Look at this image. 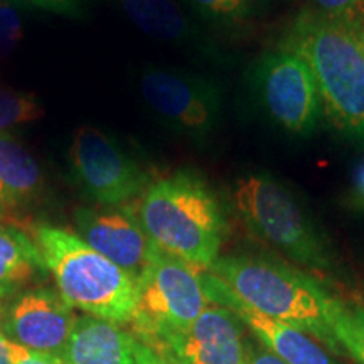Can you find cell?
Masks as SVG:
<instances>
[{
    "label": "cell",
    "instance_id": "obj_10",
    "mask_svg": "<svg viewBox=\"0 0 364 364\" xmlns=\"http://www.w3.org/2000/svg\"><path fill=\"white\" fill-rule=\"evenodd\" d=\"M78 316L58 290L41 287L26 290L7 309L4 332L7 341L36 353L61 356Z\"/></svg>",
    "mask_w": 364,
    "mask_h": 364
},
{
    "label": "cell",
    "instance_id": "obj_26",
    "mask_svg": "<svg viewBox=\"0 0 364 364\" xmlns=\"http://www.w3.org/2000/svg\"><path fill=\"white\" fill-rule=\"evenodd\" d=\"M247 364H287L268 351L267 348L257 346L252 341H247Z\"/></svg>",
    "mask_w": 364,
    "mask_h": 364
},
{
    "label": "cell",
    "instance_id": "obj_13",
    "mask_svg": "<svg viewBox=\"0 0 364 364\" xmlns=\"http://www.w3.org/2000/svg\"><path fill=\"white\" fill-rule=\"evenodd\" d=\"M201 279L209 302L233 312L243 326L253 332L255 338L282 361L287 364H338L306 332L268 317L241 302L211 272H203Z\"/></svg>",
    "mask_w": 364,
    "mask_h": 364
},
{
    "label": "cell",
    "instance_id": "obj_22",
    "mask_svg": "<svg viewBox=\"0 0 364 364\" xmlns=\"http://www.w3.org/2000/svg\"><path fill=\"white\" fill-rule=\"evenodd\" d=\"M312 11L338 19H363L364 0H311Z\"/></svg>",
    "mask_w": 364,
    "mask_h": 364
},
{
    "label": "cell",
    "instance_id": "obj_8",
    "mask_svg": "<svg viewBox=\"0 0 364 364\" xmlns=\"http://www.w3.org/2000/svg\"><path fill=\"white\" fill-rule=\"evenodd\" d=\"M68 162L73 184L102 206L118 208L149 188L147 172L115 136L98 127L83 125L76 130Z\"/></svg>",
    "mask_w": 364,
    "mask_h": 364
},
{
    "label": "cell",
    "instance_id": "obj_16",
    "mask_svg": "<svg viewBox=\"0 0 364 364\" xmlns=\"http://www.w3.org/2000/svg\"><path fill=\"white\" fill-rule=\"evenodd\" d=\"M46 189L44 174L33 154L11 134H0V206L26 208Z\"/></svg>",
    "mask_w": 364,
    "mask_h": 364
},
{
    "label": "cell",
    "instance_id": "obj_15",
    "mask_svg": "<svg viewBox=\"0 0 364 364\" xmlns=\"http://www.w3.org/2000/svg\"><path fill=\"white\" fill-rule=\"evenodd\" d=\"M132 24L164 43L203 48L204 34L177 0H115Z\"/></svg>",
    "mask_w": 364,
    "mask_h": 364
},
{
    "label": "cell",
    "instance_id": "obj_21",
    "mask_svg": "<svg viewBox=\"0 0 364 364\" xmlns=\"http://www.w3.org/2000/svg\"><path fill=\"white\" fill-rule=\"evenodd\" d=\"M22 38L24 33L17 6L12 0H0V61L12 54Z\"/></svg>",
    "mask_w": 364,
    "mask_h": 364
},
{
    "label": "cell",
    "instance_id": "obj_3",
    "mask_svg": "<svg viewBox=\"0 0 364 364\" xmlns=\"http://www.w3.org/2000/svg\"><path fill=\"white\" fill-rule=\"evenodd\" d=\"M161 252L209 268L220 258L226 223L216 196L201 176L181 171L150 184L136 211Z\"/></svg>",
    "mask_w": 364,
    "mask_h": 364
},
{
    "label": "cell",
    "instance_id": "obj_12",
    "mask_svg": "<svg viewBox=\"0 0 364 364\" xmlns=\"http://www.w3.org/2000/svg\"><path fill=\"white\" fill-rule=\"evenodd\" d=\"M75 225L85 243L135 280L142 275L156 250L129 208H80L75 213Z\"/></svg>",
    "mask_w": 364,
    "mask_h": 364
},
{
    "label": "cell",
    "instance_id": "obj_1",
    "mask_svg": "<svg viewBox=\"0 0 364 364\" xmlns=\"http://www.w3.org/2000/svg\"><path fill=\"white\" fill-rule=\"evenodd\" d=\"M282 48L304 59L316 81L322 112L351 139L364 140V17L338 19L302 11Z\"/></svg>",
    "mask_w": 364,
    "mask_h": 364
},
{
    "label": "cell",
    "instance_id": "obj_7",
    "mask_svg": "<svg viewBox=\"0 0 364 364\" xmlns=\"http://www.w3.org/2000/svg\"><path fill=\"white\" fill-rule=\"evenodd\" d=\"M140 95L164 125L196 145H206L221 122V90L204 76L149 66L140 75Z\"/></svg>",
    "mask_w": 364,
    "mask_h": 364
},
{
    "label": "cell",
    "instance_id": "obj_2",
    "mask_svg": "<svg viewBox=\"0 0 364 364\" xmlns=\"http://www.w3.org/2000/svg\"><path fill=\"white\" fill-rule=\"evenodd\" d=\"M208 272L255 311L314 336L332 353H343L334 334L341 302L307 273L257 257H220Z\"/></svg>",
    "mask_w": 364,
    "mask_h": 364
},
{
    "label": "cell",
    "instance_id": "obj_14",
    "mask_svg": "<svg viewBox=\"0 0 364 364\" xmlns=\"http://www.w3.org/2000/svg\"><path fill=\"white\" fill-rule=\"evenodd\" d=\"M135 348L136 338L120 324L81 316L59 358L66 364H136Z\"/></svg>",
    "mask_w": 364,
    "mask_h": 364
},
{
    "label": "cell",
    "instance_id": "obj_29",
    "mask_svg": "<svg viewBox=\"0 0 364 364\" xmlns=\"http://www.w3.org/2000/svg\"><path fill=\"white\" fill-rule=\"evenodd\" d=\"M2 216H4V208L0 206V218H2Z\"/></svg>",
    "mask_w": 364,
    "mask_h": 364
},
{
    "label": "cell",
    "instance_id": "obj_5",
    "mask_svg": "<svg viewBox=\"0 0 364 364\" xmlns=\"http://www.w3.org/2000/svg\"><path fill=\"white\" fill-rule=\"evenodd\" d=\"M233 203L255 235L314 272L334 267L329 245L287 186L268 174H250L233 186Z\"/></svg>",
    "mask_w": 364,
    "mask_h": 364
},
{
    "label": "cell",
    "instance_id": "obj_4",
    "mask_svg": "<svg viewBox=\"0 0 364 364\" xmlns=\"http://www.w3.org/2000/svg\"><path fill=\"white\" fill-rule=\"evenodd\" d=\"M36 245L58 292L73 309L115 324H130L136 307L134 277L61 228L38 226Z\"/></svg>",
    "mask_w": 364,
    "mask_h": 364
},
{
    "label": "cell",
    "instance_id": "obj_18",
    "mask_svg": "<svg viewBox=\"0 0 364 364\" xmlns=\"http://www.w3.org/2000/svg\"><path fill=\"white\" fill-rule=\"evenodd\" d=\"M196 14L220 26H238L252 19L260 11L262 0H182Z\"/></svg>",
    "mask_w": 364,
    "mask_h": 364
},
{
    "label": "cell",
    "instance_id": "obj_9",
    "mask_svg": "<svg viewBox=\"0 0 364 364\" xmlns=\"http://www.w3.org/2000/svg\"><path fill=\"white\" fill-rule=\"evenodd\" d=\"M255 81L267 113L285 132L307 136L317 129L322 105L302 58L284 48L268 53L258 63Z\"/></svg>",
    "mask_w": 364,
    "mask_h": 364
},
{
    "label": "cell",
    "instance_id": "obj_17",
    "mask_svg": "<svg viewBox=\"0 0 364 364\" xmlns=\"http://www.w3.org/2000/svg\"><path fill=\"white\" fill-rule=\"evenodd\" d=\"M46 272L48 268L36 241L17 228L0 225V297L19 292Z\"/></svg>",
    "mask_w": 364,
    "mask_h": 364
},
{
    "label": "cell",
    "instance_id": "obj_6",
    "mask_svg": "<svg viewBox=\"0 0 364 364\" xmlns=\"http://www.w3.org/2000/svg\"><path fill=\"white\" fill-rule=\"evenodd\" d=\"M203 272L156 247L136 279V307L130 326L139 341H152L167 331H186L204 312Z\"/></svg>",
    "mask_w": 364,
    "mask_h": 364
},
{
    "label": "cell",
    "instance_id": "obj_27",
    "mask_svg": "<svg viewBox=\"0 0 364 364\" xmlns=\"http://www.w3.org/2000/svg\"><path fill=\"white\" fill-rule=\"evenodd\" d=\"M353 201L354 204H358V206L364 208V161L359 164L356 172H354Z\"/></svg>",
    "mask_w": 364,
    "mask_h": 364
},
{
    "label": "cell",
    "instance_id": "obj_19",
    "mask_svg": "<svg viewBox=\"0 0 364 364\" xmlns=\"http://www.w3.org/2000/svg\"><path fill=\"white\" fill-rule=\"evenodd\" d=\"M44 117L39 100L33 93L0 86V134L29 125Z\"/></svg>",
    "mask_w": 364,
    "mask_h": 364
},
{
    "label": "cell",
    "instance_id": "obj_11",
    "mask_svg": "<svg viewBox=\"0 0 364 364\" xmlns=\"http://www.w3.org/2000/svg\"><path fill=\"white\" fill-rule=\"evenodd\" d=\"M142 343H162L181 364H247L243 322L216 304H209L186 331H167Z\"/></svg>",
    "mask_w": 364,
    "mask_h": 364
},
{
    "label": "cell",
    "instance_id": "obj_20",
    "mask_svg": "<svg viewBox=\"0 0 364 364\" xmlns=\"http://www.w3.org/2000/svg\"><path fill=\"white\" fill-rule=\"evenodd\" d=\"M334 334L341 348L359 364H364V307H346L341 304L334 317Z\"/></svg>",
    "mask_w": 364,
    "mask_h": 364
},
{
    "label": "cell",
    "instance_id": "obj_28",
    "mask_svg": "<svg viewBox=\"0 0 364 364\" xmlns=\"http://www.w3.org/2000/svg\"><path fill=\"white\" fill-rule=\"evenodd\" d=\"M0 364H14L7 351V339L0 336Z\"/></svg>",
    "mask_w": 364,
    "mask_h": 364
},
{
    "label": "cell",
    "instance_id": "obj_23",
    "mask_svg": "<svg viewBox=\"0 0 364 364\" xmlns=\"http://www.w3.org/2000/svg\"><path fill=\"white\" fill-rule=\"evenodd\" d=\"M16 6L33 7L39 11L59 14V16L78 17L85 0H12Z\"/></svg>",
    "mask_w": 364,
    "mask_h": 364
},
{
    "label": "cell",
    "instance_id": "obj_24",
    "mask_svg": "<svg viewBox=\"0 0 364 364\" xmlns=\"http://www.w3.org/2000/svg\"><path fill=\"white\" fill-rule=\"evenodd\" d=\"M136 364H181L162 343L145 344L136 339Z\"/></svg>",
    "mask_w": 364,
    "mask_h": 364
},
{
    "label": "cell",
    "instance_id": "obj_25",
    "mask_svg": "<svg viewBox=\"0 0 364 364\" xmlns=\"http://www.w3.org/2000/svg\"><path fill=\"white\" fill-rule=\"evenodd\" d=\"M7 351L14 364H66L59 356L48 353H36L7 341Z\"/></svg>",
    "mask_w": 364,
    "mask_h": 364
}]
</instances>
